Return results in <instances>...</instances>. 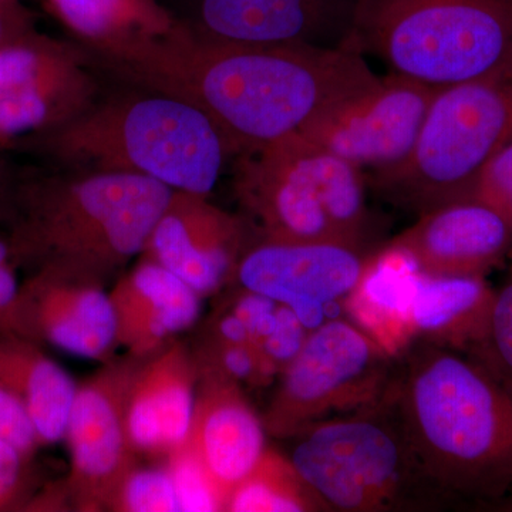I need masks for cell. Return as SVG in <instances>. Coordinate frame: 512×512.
I'll return each instance as SVG.
<instances>
[{
    "instance_id": "cell-33",
    "label": "cell",
    "mask_w": 512,
    "mask_h": 512,
    "mask_svg": "<svg viewBox=\"0 0 512 512\" xmlns=\"http://www.w3.org/2000/svg\"><path fill=\"white\" fill-rule=\"evenodd\" d=\"M0 441L12 444L26 456L33 457L42 446L28 410L12 394L0 389Z\"/></svg>"
},
{
    "instance_id": "cell-21",
    "label": "cell",
    "mask_w": 512,
    "mask_h": 512,
    "mask_svg": "<svg viewBox=\"0 0 512 512\" xmlns=\"http://www.w3.org/2000/svg\"><path fill=\"white\" fill-rule=\"evenodd\" d=\"M103 69L140 55L185 28L163 0H40Z\"/></svg>"
},
{
    "instance_id": "cell-3",
    "label": "cell",
    "mask_w": 512,
    "mask_h": 512,
    "mask_svg": "<svg viewBox=\"0 0 512 512\" xmlns=\"http://www.w3.org/2000/svg\"><path fill=\"white\" fill-rule=\"evenodd\" d=\"M173 188L109 171L12 177L3 220L10 259L29 272L60 268L106 284L143 254Z\"/></svg>"
},
{
    "instance_id": "cell-34",
    "label": "cell",
    "mask_w": 512,
    "mask_h": 512,
    "mask_svg": "<svg viewBox=\"0 0 512 512\" xmlns=\"http://www.w3.org/2000/svg\"><path fill=\"white\" fill-rule=\"evenodd\" d=\"M35 28V15L22 0L0 2V47Z\"/></svg>"
},
{
    "instance_id": "cell-20",
    "label": "cell",
    "mask_w": 512,
    "mask_h": 512,
    "mask_svg": "<svg viewBox=\"0 0 512 512\" xmlns=\"http://www.w3.org/2000/svg\"><path fill=\"white\" fill-rule=\"evenodd\" d=\"M116 318L117 346L127 355L148 357L195 325L201 315L200 293L164 266L141 258L110 292Z\"/></svg>"
},
{
    "instance_id": "cell-36",
    "label": "cell",
    "mask_w": 512,
    "mask_h": 512,
    "mask_svg": "<svg viewBox=\"0 0 512 512\" xmlns=\"http://www.w3.org/2000/svg\"><path fill=\"white\" fill-rule=\"evenodd\" d=\"M10 183H12V177L6 174L5 171H3L2 165H0V221L3 220V215H5Z\"/></svg>"
},
{
    "instance_id": "cell-13",
    "label": "cell",
    "mask_w": 512,
    "mask_h": 512,
    "mask_svg": "<svg viewBox=\"0 0 512 512\" xmlns=\"http://www.w3.org/2000/svg\"><path fill=\"white\" fill-rule=\"evenodd\" d=\"M373 254L339 242L258 241L242 255L235 281L288 306L311 332L348 298Z\"/></svg>"
},
{
    "instance_id": "cell-10",
    "label": "cell",
    "mask_w": 512,
    "mask_h": 512,
    "mask_svg": "<svg viewBox=\"0 0 512 512\" xmlns=\"http://www.w3.org/2000/svg\"><path fill=\"white\" fill-rule=\"evenodd\" d=\"M93 59L36 28L0 47V144L25 143L90 109L101 97Z\"/></svg>"
},
{
    "instance_id": "cell-35",
    "label": "cell",
    "mask_w": 512,
    "mask_h": 512,
    "mask_svg": "<svg viewBox=\"0 0 512 512\" xmlns=\"http://www.w3.org/2000/svg\"><path fill=\"white\" fill-rule=\"evenodd\" d=\"M211 338L222 340V342L252 345L247 326L232 311L218 318Z\"/></svg>"
},
{
    "instance_id": "cell-8",
    "label": "cell",
    "mask_w": 512,
    "mask_h": 512,
    "mask_svg": "<svg viewBox=\"0 0 512 512\" xmlns=\"http://www.w3.org/2000/svg\"><path fill=\"white\" fill-rule=\"evenodd\" d=\"M288 458L326 511L387 512L436 503L389 399L291 437Z\"/></svg>"
},
{
    "instance_id": "cell-11",
    "label": "cell",
    "mask_w": 512,
    "mask_h": 512,
    "mask_svg": "<svg viewBox=\"0 0 512 512\" xmlns=\"http://www.w3.org/2000/svg\"><path fill=\"white\" fill-rule=\"evenodd\" d=\"M146 357L109 360L77 387L66 433L70 474L63 497L79 511L107 510L111 495L131 468L137 451L127 429L128 394Z\"/></svg>"
},
{
    "instance_id": "cell-25",
    "label": "cell",
    "mask_w": 512,
    "mask_h": 512,
    "mask_svg": "<svg viewBox=\"0 0 512 512\" xmlns=\"http://www.w3.org/2000/svg\"><path fill=\"white\" fill-rule=\"evenodd\" d=\"M225 511L312 512L326 508L289 458L266 448L254 470L229 495Z\"/></svg>"
},
{
    "instance_id": "cell-38",
    "label": "cell",
    "mask_w": 512,
    "mask_h": 512,
    "mask_svg": "<svg viewBox=\"0 0 512 512\" xmlns=\"http://www.w3.org/2000/svg\"><path fill=\"white\" fill-rule=\"evenodd\" d=\"M0 2H6V0H0Z\"/></svg>"
},
{
    "instance_id": "cell-4",
    "label": "cell",
    "mask_w": 512,
    "mask_h": 512,
    "mask_svg": "<svg viewBox=\"0 0 512 512\" xmlns=\"http://www.w3.org/2000/svg\"><path fill=\"white\" fill-rule=\"evenodd\" d=\"M101 96L80 116L22 143L63 170L153 178L173 190L210 195L235 151L194 104L134 86Z\"/></svg>"
},
{
    "instance_id": "cell-23",
    "label": "cell",
    "mask_w": 512,
    "mask_h": 512,
    "mask_svg": "<svg viewBox=\"0 0 512 512\" xmlns=\"http://www.w3.org/2000/svg\"><path fill=\"white\" fill-rule=\"evenodd\" d=\"M494 293L485 278L419 274L410 306L414 342L466 353L483 335Z\"/></svg>"
},
{
    "instance_id": "cell-31",
    "label": "cell",
    "mask_w": 512,
    "mask_h": 512,
    "mask_svg": "<svg viewBox=\"0 0 512 512\" xmlns=\"http://www.w3.org/2000/svg\"><path fill=\"white\" fill-rule=\"evenodd\" d=\"M471 198L493 208L512 228V136L484 165Z\"/></svg>"
},
{
    "instance_id": "cell-6",
    "label": "cell",
    "mask_w": 512,
    "mask_h": 512,
    "mask_svg": "<svg viewBox=\"0 0 512 512\" xmlns=\"http://www.w3.org/2000/svg\"><path fill=\"white\" fill-rule=\"evenodd\" d=\"M348 50L441 87L512 59V0H357Z\"/></svg>"
},
{
    "instance_id": "cell-32",
    "label": "cell",
    "mask_w": 512,
    "mask_h": 512,
    "mask_svg": "<svg viewBox=\"0 0 512 512\" xmlns=\"http://www.w3.org/2000/svg\"><path fill=\"white\" fill-rule=\"evenodd\" d=\"M30 461L12 444L0 441V511L23 510L30 503Z\"/></svg>"
},
{
    "instance_id": "cell-18",
    "label": "cell",
    "mask_w": 512,
    "mask_h": 512,
    "mask_svg": "<svg viewBox=\"0 0 512 512\" xmlns=\"http://www.w3.org/2000/svg\"><path fill=\"white\" fill-rule=\"evenodd\" d=\"M197 365V396L184 444L217 485L225 511L229 495L264 456L266 429L241 384L212 367Z\"/></svg>"
},
{
    "instance_id": "cell-22",
    "label": "cell",
    "mask_w": 512,
    "mask_h": 512,
    "mask_svg": "<svg viewBox=\"0 0 512 512\" xmlns=\"http://www.w3.org/2000/svg\"><path fill=\"white\" fill-rule=\"evenodd\" d=\"M419 274L407 256L383 247L372 255L342 302L350 322L394 359H400L414 343L410 306Z\"/></svg>"
},
{
    "instance_id": "cell-1",
    "label": "cell",
    "mask_w": 512,
    "mask_h": 512,
    "mask_svg": "<svg viewBox=\"0 0 512 512\" xmlns=\"http://www.w3.org/2000/svg\"><path fill=\"white\" fill-rule=\"evenodd\" d=\"M106 70L194 104L237 157L301 133L323 111L380 79L353 50L218 42L187 26Z\"/></svg>"
},
{
    "instance_id": "cell-28",
    "label": "cell",
    "mask_w": 512,
    "mask_h": 512,
    "mask_svg": "<svg viewBox=\"0 0 512 512\" xmlns=\"http://www.w3.org/2000/svg\"><path fill=\"white\" fill-rule=\"evenodd\" d=\"M167 468L173 480L180 511H224V498L210 474L190 448L181 444L167 456Z\"/></svg>"
},
{
    "instance_id": "cell-14",
    "label": "cell",
    "mask_w": 512,
    "mask_h": 512,
    "mask_svg": "<svg viewBox=\"0 0 512 512\" xmlns=\"http://www.w3.org/2000/svg\"><path fill=\"white\" fill-rule=\"evenodd\" d=\"M357 0H165L195 35L244 45L348 49Z\"/></svg>"
},
{
    "instance_id": "cell-9",
    "label": "cell",
    "mask_w": 512,
    "mask_h": 512,
    "mask_svg": "<svg viewBox=\"0 0 512 512\" xmlns=\"http://www.w3.org/2000/svg\"><path fill=\"white\" fill-rule=\"evenodd\" d=\"M349 319H328L282 370L266 409V433L291 439L301 431L375 409L389 399L396 362Z\"/></svg>"
},
{
    "instance_id": "cell-5",
    "label": "cell",
    "mask_w": 512,
    "mask_h": 512,
    "mask_svg": "<svg viewBox=\"0 0 512 512\" xmlns=\"http://www.w3.org/2000/svg\"><path fill=\"white\" fill-rule=\"evenodd\" d=\"M234 191L258 241L366 249V174L301 133L235 158Z\"/></svg>"
},
{
    "instance_id": "cell-12",
    "label": "cell",
    "mask_w": 512,
    "mask_h": 512,
    "mask_svg": "<svg viewBox=\"0 0 512 512\" xmlns=\"http://www.w3.org/2000/svg\"><path fill=\"white\" fill-rule=\"evenodd\" d=\"M437 90L390 72L323 111L301 134L363 173L390 170L412 153Z\"/></svg>"
},
{
    "instance_id": "cell-7",
    "label": "cell",
    "mask_w": 512,
    "mask_h": 512,
    "mask_svg": "<svg viewBox=\"0 0 512 512\" xmlns=\"http://www.w3.org/2000/svg\"><path fill=\"white\" fill-rule=\"evenodd\" d=\"M511 136L512 59L437 90L409 157L366 180L387 201L421 215L471 198L484 165Z\"/></svg>"
},
{
    "instance_id": "cell-17",
    "label": "cell",
    "mask_w": 512,
    "mask_h": 512,
    "mask_svg": "<svg viewBox=\"0 0 512 512\" xmlns=\"http://www.w3.org/2000/svg\"><path fill=\"white\" fill-rule=\"evenodd\" d=\"M384 248L400 252L429 276L485 278L512 252V228L476 198L447 202L419 215Z\"/></svg>"
},
{
    "instance_id": "cell-15",
    "label": "cell",
    "mask_w": 512,
    "mask_h": 512,
    "mask_svg": "<svg viewBox=\"0 0 512 512\" xmlns=\"http://www.w3.org/2000/svg\"><path fill=\"white\" fill-rule=\"evenodd\" d=\"M251 234L242 215L222 210L208 195L174 190L141 255L204 298L235 279L239 261L252 245Z\"/></svg>"
},
{
    "instance_id": "cell-26",
    "label": "cell",
    "mask_w": 512,
    "mask_h": 512,
    "mask_svg": "<svg viewBox=\"0 0 512 512\" xmlns=\"http://www.w3.org/2000/svg\"><path fill=\"white\" fill-rule=\"evenodd\" d=\"M464 355L512 394V271L495 289L483 335Z\"/></svg>"
},
{
    "instance_id": "cell-16",
    "label": "cell",
    "mask_w": 512,
    "mask_h": 512,
    "mask_svg": "<svg viewBox=\"0 0 512 512\" xmlns=\"http://www.w3.org/2000/svg\"><path fill=\"white\" fill-rule=\"evenodd\" d=\"M13 332L84 359H107L117 346L104 282L60 268L37 269L20 285Z\"/></svg>"
},
{
    "instance_id": "cell-37",
    "label": "cell",
    "mask_w": 512,
    "mask_h": 512,
    "mask_svg": "<svg viewBox=\"0 0 512 512\" xmlns=\"http://www.w3.org/2000/svg\"><path fill=\"white\" fill-rule=\"evenodd\" d=\"M500 507H507L505 508V510L512 511V497L508 498L507 501H504V503L501 504Z\"/></svg>"
},
{
    "instance_id": "cell-19",
    "label": "cell",
    "mask_w": 512,
    "mask_h": 512,
    "mask_svg": "<svg viewBox=\"0 0 512 512\" xmlns=\"http://www.w3.org/2000/svg\"><path fill=\"white\" fill-rule=\"evenodd\" d=\"M197 384V359L184 343L173 340L141 362L127 406L128 436L138 454L167 457L184 443Z\"/></svg>"
},
{
    "instance_id": "cell-24",
    "label": "cell",
    "mask_w": 512,
    "mask_h": 512,
    "mask_svg": "<svg viewBox=\"0 0 512 512\" xmlns=\"http://www.w3.org/2000/svg\"><path fill=\"white\" fill-rule=\"evenodd\" d=\"M39 343L0 332V389L28 410L42 444L64 439L77 386Z\"/></svg>"
},
{
    "instance_id": "cell-27",
    "label": "cell",
    "mask_w": 512,
    "mask_h": 512,
    "mask_svg": "<svg viewBox=\"0 0 512 512\" xmlns=\"http://www.w3.org/2000/svg\"><path fill=\"white\" fill-rule=\"evenodd\" d=\"M109 511L178 512L177 494L167 468L133 467L111 495Z\"/></svg>"
},
{
    "instance_id": "cell-30",
    "label": "cell",
    "mask_w": 512,
    "mask_h": 512,
    "mask_svg": "<svg viewBox=\"0 0 512 512\" xmlns=\"http://www.w3.org/2000/svg\"><path fill=\"white\" fill-rule=\"evenodd\" d=\"M308 335L309 330L303 326L295 312L278 303L275 329L255 349L268 382L275 375H281L282 370L301 352Z\"/></svg>"
},
{
    "instance_id": "cell-29",
    "label": "cell",
    "mask_w": 512,
    "mask_h": 512,
    "mask_svg": "<svg viewBox=\"0 0 512 512\" xmlns=\"http://www.w3.org/2000/svg\"><path fill=\"white\" fill-rule=\"evenodd\" d=\"M194 355L200 365L212 367L238 384L262 386L269 383L262 370L258 353L254 346L247 343L222 342L210 338Z\"/></svg>"
},
{
    "instance_id": "cell-2",
    "label": "cell",
    "mask_w": 512,
    "mask_h": 512,
    "mask_svg": "<svg viewBox=\"0 0 512 512\" xmlns=\"http://www.w3.org/2000/svg\"><path fill=\"white\" fill-rule=\"evenodd\" d=\"M390 404L437 500L500 507L512 497V394L457 350L414 342Z\"/></svg>"
}]
</instances>
